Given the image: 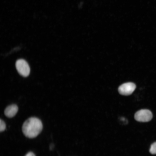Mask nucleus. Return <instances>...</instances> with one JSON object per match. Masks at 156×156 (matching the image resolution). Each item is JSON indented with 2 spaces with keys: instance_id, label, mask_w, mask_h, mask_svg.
Listing matches in <instances>:
<instances>
[{
  "instance_id": "nucleus-6",
  "label": "nucleus",
  "mask_w": 156,
  "mask_h": 156,
  "mask_svg": "<svg viewBox=\"0 0 156 156\" xmlns=\"http://www.w3.org/2000/svg\"><path fill=\"white\" fill-rule=\"evenodd\" d=\"M149 151L152 154H156V142L151 144Z\"/></svg>"
},
{
  "instance_id": "nucleus-1",
  "label": "nucleus",
  "mask_w": 156,
  "mask_h": 156,
  "mask_svg": "<svg viewBox=\"0 0 156 156\" xmlns=\"http://www.w3.org/2000/svg\"><path fill=\"white\" fill-rule=\"evenodd\" d=\"M43 128L42 122L35 117L29 118L25 121L22 127L24 135L29 138L36 137L41 132Z\"/></svg>"
},
{
  "instance_id": "nucleus-2",
  "label": "nucleus",
  "mask_w": 156,
  "mask_h": 156,
  "mask_svg": "<svg viewBox=\"0 0 156 156\" xmlns=\"http://www.w3.org/2000/svg\"><path fill=\"white\" fill-rule=\"evenodd\" d=\"M16 69L19 73L24 77L28 76L30 72L29 66L27 62L25 60L20 59L16 63Z\"/></svg>"
},
{
  "instance_id": "nucleus-8",
  "label": "nucleus",
  "mask_w": 156,
  "mask_h": 156,
  "mask_svg": "<svg viewBox=\"0 0 156 156\" xmlns=\"http://www.w3.org/2000/svg\"><path fill=\"white\" fill-rule=\"evenodd\" d=\"M25 156H36V155L33 152H29L27 153Z\"/></svg>"
},
{
  "instance_id": "nucleus-7",
  "label": "nucleus",
  "mask_w": 156,
  "mask_h": 156,
  "mask_svg": "<svg viewBox=\"0 0 156 156\" xmlns=\"http://www.w3.org/2000/svg\"><path fill=\"white\" fill-rule=\"evenodd\" d=\"M6 128V124L5 122L2 120L0 119V131L1 132L4 131Z\"/></svg>"
},
{
  "instance_id": "nucleus-4",
  "label": "nucleus",
  "mask_w": 156,
  "mask_h": 156,
  "mask_svg": "<svg viewBox=\"0 0 156 156\" xmlns=\"http://www.w3.org/2000/svg\"><path fill=\"white\" fill-rule=\"evenodd\" d=\"M136 87L135 83L131 82L126 83L120 86L118 88V91L121 95L128 96L131 94Z\"/></svg>"
},
{
  "instance_id": "nucleus-5",
  "label": "nucleus",
  "mask_w": 156,
  "mask_h": 156,
  "mask_svg": "<svg viewBox=\"0 0 156 156\" xmlns=\"http://www.w3.org/2000/svg\"><path fill=\"white\" fill-rule=\"evenodd\" d=\"M18 110V108L16 105H10L5 108L4 112V114L8 118H12L16 115Z\"/></svg>"
},
{
  "instance_id": "nucleus-3",
  "label": "nucleus",
  "mask_w": 156,
  "mask_h": 156,
  "mask_svg": "<svg viewBox=\"0 0 156 156\" xmlns=\"http://www.w3.org/2000/svg\"><path fill=\"white\" fill-rule=\"evenodd\" d=\"M134 118L140 122H147L151 120L153 117L152 112L147 109H142L137 112L134 115Z\"/></svg>"
}]
</instances>
